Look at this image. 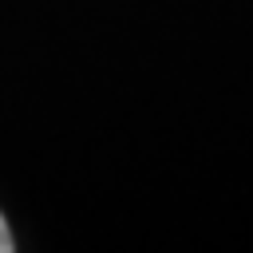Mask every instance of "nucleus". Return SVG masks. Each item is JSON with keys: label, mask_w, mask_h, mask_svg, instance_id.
<instances>
[{"label": "nucleus", "mask_w": 253, "mask_h": 253, "mask_svg": "<svg viewBox=\"0 0 253 253\" xmlns=\"http://www.w3.org/2000/svg\"><path fill=\"white\" fill-rule=\"evenodd\" d=\"M16 249V241H12V233H8V221L0 217V253H12Z\"/></svg>", "instance_id": "nucleus-1"}]
</instances>
